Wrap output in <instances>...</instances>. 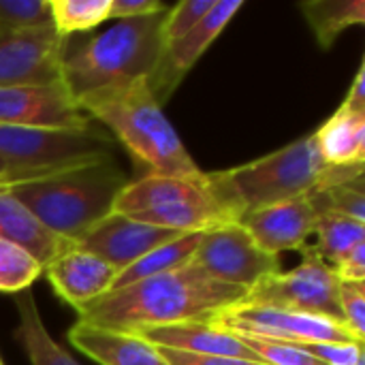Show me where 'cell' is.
<instances>
[{
    "label": "cell",
    "mask_w": 365,
    "mask_h": 365,
    "mask_svg": "<svg viewBox=\"0 0 365 365\" xmlns=\"http://www.w3.org/2000/svg\"><path fill=\"white\" fill-rule=\"evenodd\" d=\"M165 13L124 19L75 45L66 43L62 83L75 103L86 94L150 77L163 53L160 26Z\"/></svg>",
    "instance_id": "cell-5"
},
{
    "label": "cell",
    "mask_w": 365,
    "mask_h": 365,
    "mask_svg": "<svg viewBox=\"0 0 365 365\" xmlns=\"http://www.w3.org/2000/svg\"><path fill=\"white\" fill-rule=\"evenodd\" d=\"M244 289L210 278L192 261L175 272L154 276L79 308L77 321L139 334L150 327H165L190 321H212L220 312L246 299Z\"/></svg>",
    "instance_id": "cell-1"
},
{
    "label": "cell",
    "mask_w": 365,
    "mask_h": 365,
    "mask_svg": "<svg viewBox=\"0 0 365 365\" xmlns=\"http://www.w3.org/2000/svg\"><path fill=\"white\" fill-rule=\"evenodd\" d=\"M299 11L321 49H331L344 30L365 21L364 0H308L299 4Z\"/></svg>",
    "instance_id": "cell-23"
},
{
    "label": "cell",
    "mask_w": 365,
    "mask_h": 365,
    "mask_svg": "<svg viewBox=\"0 0 365 365\" xmlns=\"http://www.w3.org/2000/svg\"><path fill=\"white\" fill-rule=\"evenodd\" d=\"M43 274L53 287V293L71 308L103 297L111 291L118 278V269L77 244H68L43 267Z\"/></svg>",
    "instance_id": "cell-16"
},
{
    "label": "cell",
    "mask_w": 365,
    "mask_h": 365,
    "mask_svg": "<svg viewBox=\"0 0 365 365\" xmlns=\"http://www.w3.org/2000/svg\"><path fill=\"white\" fill-rule=\"evenodd\" d=\"M111 0H49L51 26L58 36L66 38L88 32L109 19Z\"/></svg>",
    "instance_id": "cell-25"
},
{
    "label": "cell",
    "mask_w": 365,
    "mask_h": 365,
    "mask_svg": "<svg viewBox=\"0 0 365 365\" xmlns=\"http://www.w3.org/2000/svg\"><path fill=\"white\" fill-rule=\"evenodd\" d=\"M77 107L98 120L126 148L143 175L203 178L178 130L148 86V77L77 98Z\"/></svg>",
    "instance_id": "cell-2"
},
{
    "label": "cell",
    "mask_w": 365,
    "mask_h": 365,
    "mask_svg": "<svg viewBox=\"0 0 365 365\" xmlns=\"http://www.w3.org/2000/svg\"><path fill=\"white\" fill-rule=\"evenodd\" d=\"M26 180H32V178L26 175L24 171L15 169L13 165H9L4 158H0V188L13 186V184H17V182H26Z\"/></svg>",
    "instance_id": "cell-37"
},
{
    "label": "cell",
    "mask_w": 365,
    "mask_h": 365,
    "mask_svg": "<svg viewBox=\"0 0 365 365\" xmlns=\"http://www.w3.org/2000/svg\"><path fill=\"white\" fill-rule=\"evenodd\" d=\"M252 353L255 357L265 365H323L319 359L310 357L308 353L299 351L291 342L252 336V334H237L233 331Z\"/></svg>",
    "instance_id": "cell-29"
},
{
    "label": "cell",
    "mask_w": 365,
    "mask_h": 365,
    "mask_svg": "<svg viewBox=\"0 0 365 365\" xmlns=\"http://www.w3.org/2000/svg\"><path fill=\"white\" fill-rule=\"evenodd\" d=\"M203 240V233H184L175 240H169L160 246H156L154 250H150L148 255H143L141 259H137L133 265H128L126 269H122L111 287V291L124 289L128 284L154 278V276H163L169 272H175L184 265H188L199 248Z\"/></svg>",
    "instance_id": "cell-21"
},
{
    "label": "cell",
    "mask_w": 365,
    "mask_h": 365,
    "mask_svg": "<svg viewBox=\"0 0 365 365\" xmlns=\"http://www.w3.org/2000/svg\"><path fill=\"white\" fill-rule=\"evenodd\" d=\"M66 38L53 26L24 32H0V88L62 81Z\"/></svg>",
    "instance_id": "cell-11"
},
{
    "label": "cell",
    "mask_w": 365,
    "mask_h": 365,
    "mask_svg": "<svg viewBox=\"0 0 365 365\" xmlns=\"http://www.w3.org/2000/svg\"><path fill=\"white\" fill-rule=\"evenodd\" d=\"M71 346L98 365H169L139 334L96 327L77 321L66 334Z\"/></svg>",
    "instance_id": "cell-17"
},
{
    "label": "cell",
    "mask_w": 365,
    "mask_h": 365,
    "mask_svg": "<svg viewBox=\"0 0 365 365\" xmlns=\"http://www.w3.org/2000/svg\"><path fill=\"white\" fill-rule=\"evenodd\" d=\"M319 154L325 165H365V113L340 109L314 133Z\"/></svg>",
    "instance_id": "cell-20"
},
{
    "label": "cell",
    "mask_w": 365,
    "mask_h": 365,
    "mask_svg": "<svg viewBox=\"0 0 365 365\" xmlns=\"http://www.w3.org/2000/svg\"><path fill=\"white\" fill-rule=\"evenodd\" d=\"M51 28L49 0H0V32Z\"/></svg>",
    "instance_id": "cell-28"
},
{
    "label": "cell",
    "mask_w": 365,
    "mask_h": 365,
    "mask_svg": "<svg viewBox=\"0 0 365 365\" xmlns=\"http://www.w3.org/2000/svg\"><path fill=\"white\" fill-rule=\"evenodd\" d=\"M342 107L351 109V111H359V113H365V64L361 62L355 79H353V86L342 103Z\"/></svg>",
    "instance_id": "cell-36"
},
{
    "label": "cell",
    "mask_w": 365,
    "mask_h": 365,
    "mask_svg": "<svg viewBox=\"0 0 365 365\" xmlns=\"http://www.w3.org/2000/svg\"><path fill=\"white\" fill-rule=\"evenodd\" d=\"M340 314L344 327L357 338L365 340V287L364 282L340 284Z\"/></svg>",
    "instance_id": "cell-31"
},
{
    "label": "cell",
    "mask_w": 365,
    "mask_h": 365,
    "mask_svg": "<svg viewBox=\"0 0 365 365\" xmlns=\"http://www.w3.org/2000/svg\"><path fill=\"white\" fill-rule=\"evenodd\" d=\"M15 306L19 317L17 340L21 342L30 365H81L49 336L30 291L19 293L15 297Z\"/></svg>",
    "instance_id": "cell-22"
},
{
    "label": "cell",
    "mask_w": 365,
    "mask_h": 365,
    "mask_svg": "<svg viewBox=\"0 0 365 365\" xmlns=\"http://www.w3.org/2000/svg\"><path fill=\"white\" fill-rule=\"evenodd\" d=\"M154 346L195 353V355H220V357H235L259 361L255 353L229 329L218 327L212 321H190L165 327H150L139 331Z\"/></svg>",
    "instance_id": "cell-18"
},
{
    "label": "cell",
    "mask_w": 365,
    "mask_h": 365,
    "mask_svg": "<svg viewBox=\"0 0 365 365\" xmlns=\"http://www.w3.org/2000/svg\"><path fill=\"white\" fill-rule=\"evenodd\" d=\"M212 323L229 331L274 338V340H282L291 344L361 342L338 321L312 317L304 312H293V310H282V308H272V306L244 304V302L220 312L218 317L212 319Z\"/></svg>",
    "instance_id": "cell-10"
},
{
    "label": "cell",
    "mask_w": 365,
    "mask_h": 365,
    "mask_svg": "<svg viewBox=\"0 0 365 365\" xmlns=\"http://www.w3.org/2000/svg\"><path fill=\"white\" fill-rule=\"evenodd\" d=\"M126 184L124 171L113 156H107L17 182L6 190L45 229L64 242L77 244L98 220L113 212V203Z\"/></svg>",
    "instance_id": "cell-3"
},
{
    "label": "cell",
    "mask_w": 365,
    "mask_h": 365,
    "mask_svg": "<svg viewBox=\"0 0 365 365\" xmlns=\"http://www.w3.org/2000/svg\"><path fill=\"white\" fill-rule=\"evenodd\" d=\"M111 152L113 139L94 124L83 128H34L0 124V158L32 180L60 169L107 158Z\"/></svg>",
    "instance_id": "cell-7"
},
{
    "label": "cell",
    "mask_w": 365,
    "mask_h": 365,
    "mask_svg": "<svg viewBox=\"0 0 365 365\" xmlns=\"http://www.w3.org/2000/svg\"><path fill=\"white\" fill-rule=\"evenodd\" d=\"M160 357L169 365H265L261 361H248V359H235V357H220V355H195L173 349L156 346Z\"/></svg>",
    "instance_id": "cell-34"
},
{
    "label": "cell",
    "mask_w": 365,
    "mask_h": 365,
    "mask_svg": "<svg viewBox=\"0 0 365 365\" xmlns=\"http://www.w3.org/2000/svg\"><path fill=\"white\" fill-rule=\"evenodd\" d=\"M340 282H364L365 280V242L355 246L346 257L334 265Z\"/></svg>",
    "instance_id": "cell-35"
},
{
    "label": "cell",
    "mask_w": 365,
    "mask_h": 365,
    "mask_svg": "<svg viewBox=\"0 0 365 365\" xmlns=\"http://www.w3.org/2000/svg\"><path fill=\"white\" fill-rule=\"evenodd\" d=\"M0 365H4V364H2V357H0Z\"/></svg>",
    "instance_id": "cell-39"
},
{
    "label": "cell",
    "mask_w": 365,
    "mask_h": 365,
    "mask_svg": "<svg viewBox=\"0 0 365 365\" xmlns=\"http://www.w3.org/2000/svg\"><path fill=\"white\" fill-rule=\"evenodd\" d=\"M0 124L34 128H83L92 120L62 81L0 88Z\"/></svg>",
    "instance_id": "cell-12"
},
{
    "label": "cell",
    "mask_w": 365,
    "mask_h": 365,
    "mask_svg": "<svg viewBox=\"0 0 365 365\" xmlns=\"http://www.w3.org/2000/svg\"><path fill=\"white\" fill-rule=\"evenodd\" d=\"M192 263L210 278L244 291H250L261 280L280 272L278 257L259 248L240 222L203 233Z\"/></svg>",
    "instance_id": "cell-9"
},
{
    "label": "cell",
    "mask_w": 365,
    "mask_h": 365,
    "mask_svg": "<svg viewBox=\"0 0 365 365\" xmlns=\"http://www.w3.org/2000/svg\"><path fill=\"white\" fill-rule=\"evenodd\" d=\"M323 365H357L364 361V342L338 344V342H304L293 344Z\"/></svg>",
    "instance_id": "cell-32"
},
{
    "label": "cell",
    "mask_w": 365,
    "mask_h": 365,
    "mask_svg": "<svg viewBox=\"0 0 365 365\" xmlns=\"http://www.w3.org/2000/svg\"><path fill=\"white\" fill-rule=\"evenodd\" d=\"M169 6L160 0H111L109 17L124 21V19H141L165 13Z\"/></svg>",
    "instance_id": "cell-33"
},
{
    "label": "cell",
    "mask_w": 365,
    "mask_h": 365,
    "mask_svg": "<svg viewBox=\"0 0 365 365\" xmlns=\"http://www.w3.org/2000/svg\"><path fill=\"white\" fill-rule=\"evenodd\" d=\"M113 214L175 233H207L242 220L216 171L203 178L141 175L122 188Z\"/></svg>",
    "instance_id": "cell-4"
},
{
    "label": "cell",
    "mask_w": 365,
    "mask_h": 365,
    "mask_svg": "<svg viewBox=\"0 0 365 365\" xmlns=\"http://www.w3.org/2000/svg\"><path fill=\"white\" fill-rule=\"evenodd\" d=\"M43 265L24 248L0 240V293L19 295L41 278Z\"/></svg>",
    "instance_id": "cell-26"
},
{
    "label": "cell",
    "mask_w": 365,
    "mask_h": 365,
    "mask_svg": "<svg viewBox=\"0 0 365 365\" xmlns=\"http://www.w3.org/2000/svg\"><path fill=\"white\" fill-rule=\"evenodd\" d=\"M214 2L216 0H182L175 6H171L165 13L160 26L163 49L175 43L178 38H182L188 30H192L201 21V17L214 6Z\"/></svg>",
    "instance_id": "cell-30"
},
{
    "label": "cell",
    "mask_w": 365,
    "mask_h": 365,
    "mask_svg": "<svg viewBox=\"0 0 365 365\" xmlns=\"http://www.w3.org/2000/svg\"><path fill=\"white\" fill-rule=\"evenodd\" d=\"M357 365H365V359H364V361H359V364H357Z\"/></svg>",
    "instance_id": "cell-38"
},
{
    "label": "cell",
    "mask_w": 365,
    "mask_h": 365,
    "mask_svg": "<svg viewBox=\"0 0 365 365\" xmlns=\"http://www.w3.org/2000/svg\"><path fill=\"white\" fill-rule=\"evenodd\" d=\"M180 235H184V233L145 225V222H139L128 216L111 212L109 216L98 220L77 242V246L101 257L105 263H109L120 274L122 269L133 265L137 259H141L156 246H160L169 240H175Z\"/></svg>",
    "instance_id": "cell-14"
},
{
    "label": "cell",
    "mask_w": 365,
    "mask_h": 365,
    "mask_svg": "<svg viewBox=\"0 0 365 365\" xmlns=\"http://www.w3.org/2000/svg\"><path fill=\"white\" fill-rule=\"evenodd\" d=\"M0 240L24 248L43 267L71 244L45 229L38 218L26 205H21L6 188H0Z\"/></svg>",
    "instance_id": "cell-19"
},
{
    "label": "cell",
    "mask_w": 365,
    "mask_h": 365,
    "mask_svg": "<svg viewBox=\"0 0 365 365\" xmlns=\"http://www.w3.org/2000/svg\"><path fill=\"white\" fill-rule=\"evenodd\" d=\"M240 225L265 252L278 257L289 250H306L314 235L317 212L308 197L280 201L267 207L252 210L242 216Z\"/></svg>",
    "instance_id": "cell-15"
},
{
    "label": "cell",
    "mask_w": 365,
    "mask_h": 365,
    "mask_svg": "<svg viewBox=\"0 0 365 365\" xmlns=\"http://www.w3.org/2000/svg\"><path fill=\"white\" fill-rule=\"evenodd\" d=\"M317 246H308L321 261L334 267L342 257H346L355 246L365 242V225L349 216H340L334 212L317 214Z\"/></svg>",
    "instance_id": "cell-24"
},
{
    "label": "cell",
    "mask_w": 365,
    "mask_h": 365,
    "mask_svg": "<svg viewBox=\"0 0 365 365\" xmlns=\"http://www.w3.org/2000/svg\"><path fill=\"white\" fill-rule=\"evenodd\" d=\"M323 167L314 135H310L252 163L218 171V175L244 216L259 207L312 195Z\"/></svg>",
    "instance_id": "cell-6"
},
{
    "label": "cell",
    "mask_w": 365,
    "mask_h": 365,
    "mask_svg": "<svg viewBox=\"0 0 365 365\" xmlns=\"http://www.w3.org/2000/svg\"><path fill=\"white\" fill-rule=\"evenodd\" d=\"M314 212H334L340 216H349L365 225V192L364 178L308 195Z\"/></svg>",
    "instance_id": "cell-27"
},
{
    "label": "cell",
    "mask_w": 365,
    "mask_h": 365,
    "mask_svg": "<svg viewBox=\"0 0 365 365\" xmlns=\"http://www.w3.org/2000/svg\"><path fill=\"white\" fill-rule=\"evenodd\" d=\"M242 6V0H216L192 30L163 49L154 71L148 77V86L160 107L165 101H169L188 71L199 62V58L207 51V47L218 38V34Z\"/></svg>",
    "instance_id": "cell-13"
},
{
    "label": "cell",
    "mask_w": 365,
    "mask_h": 365,
    "mask_svg": "<svg viewBox=\"0 0 365 365\" xmlns=\"http://www.w3.org/2000/svg\"><path fill=\"white\" fill-rule=\"evenodd\" d=\"M304 263L287 274H272L246 293L244 304L272 306L342 323L340 278L334 267L321 261L310 248L304 250ZM344 325V323H342Z\"/></svg>",
    "instance_id": "cell-8"
}]
</instances>
